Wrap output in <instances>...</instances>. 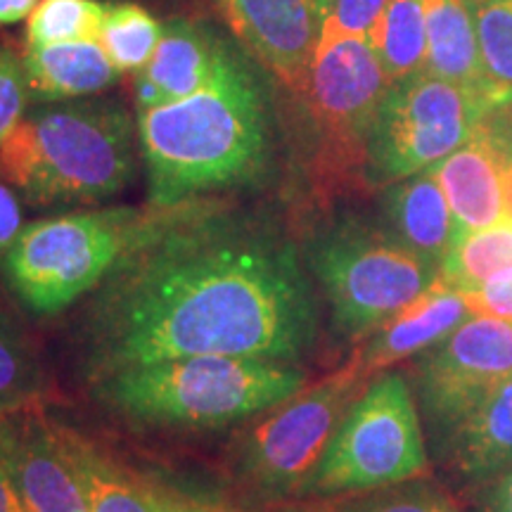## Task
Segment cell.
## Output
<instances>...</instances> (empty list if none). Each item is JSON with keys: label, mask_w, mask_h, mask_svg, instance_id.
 Listing matches in <instances>:
<instances>
[{"label": "cell", "mask_w": 512, "mask_h": 512, "mask_svg": "<svg viewBox=\"0 0 512 512\" xmlns=\"http://www.w3.org/2000/svg\"><path fill=\"white\" fill-rule=\"evenodd\" d=\"M320 309L302 249L268 209L195 200L150 223L76 318L86 380L192 356L299 363Z\"/></svg>", "instance_id": "1"}, {"label": "cell", "mask_w": 512, "mask_h": 512, "mask_svg": "<svg viewBox=\"0 0 512 512\" xmlns=\"http://www.w3.org/2000/svg\"><path fill=\"white\" fill-rule=\"evenodd\" d=\"M273 126L266 81L233 43L207 86L138 112L152 207H176L261 181L273 157Z\"/></svg>", "instance_id": "2"}, {"label": "cell", "mask_w": 512, "mask_h": 512, "mask_svg": "<svg viewBox=\"0 0 512 512\" xmlns=\"http://www.w3.org/2000/svg\"><path fill=\"white\" fill-rule=\"evenodd\" d=\"M136 124L117 100L81 98L27 112L0 145V178L36 209L100 204L138 169Z\"/></svg>", "instance_id": "3"}, {"label": "cell", "mask_w": 512, "mask_h": 512, "mask_svg": "<svg viewBox=\"0 0 512 512\" xmlns=\"http://www.w3.org/2000/svg\"><path fill=\"white\" fill-rule=\"evenodd\" d=\"M102 408L150 430H223L309 387L299 363L192 356L114 370L93 380Z\"/></svg>", "instance_id": "4"}, {"label": "cell", "mask_w": 512, "mask_h": 512, "mask_svg": "<svg viewBox=\"0 0 512 512\" xmlns=\"http://www.w3.org/2000/svg\"><path fill=\"white\" fill-rule=\"evenodd\" d=\"M299 249L328 304L332 330L347 342H366L439 278V266L403 245L384 221L356 211L313 223Z\"/></svg>", "instance_id": "5"}, {"label": "cell", "mask_w": 512, "mask_h": 512, "mask_svg": "<svg viewBox=\"0 0 512 512\" xmlns=\"http://www.w3.org/2000/svg\"><path fill=\"white\" fill-rule=\"evenodd\" d=\"M155 207H102L24 226L3 256L5 283L34 316H57L98 287L150 223Z\"/></svg>", "instance_id": "6"}, {"label": "cell", "mask_w": 512, "mask_h": 512, "mask_svg": "<svg viewBox=\"0 0 512 512\" xmlns=\"http://www.w3.org/2000/svg\"><path fill=\"white\" fill-rule=\"evenodd\" d=\"M368 38L320 36L309 81L297 93L304 150L318 181L339 185L366 178V150L377 107L389 91Z\"/></svg>", "instance_id": "7"}, {"label": "cell", "mask_w": 512, "mask_h": 512, "mask_svg": "<svg viewBox=\"0 0 512 512\" xmlns=\"http://www.w3.org/2000/svg\"><path fill=\"white\" fill-rule=\"evenodd\" d=\"M425 434L413 389L394 370L366 384L325 448L309 494L347 496L427 475Z\"/></svg>", "instance_id": "8"}, {"label": "cell", "mask_w": 512, "mask_h": 512, "mask_svg": "<svg viewBox=\"0 0 512 512\" xmlns=\"http://www.w3.org/2000/svg\"><path fill=\"white\" fill-rule=\"evenodd\" d=\"M370 380L351 361L323 382L261 413L235 441L233 472L238 482L271 498L309 494L325 448Z\"/></svg>", "instance_id": "9"}, {"label": "cell", "mask_w": 512, "mask_h": 512, "mask_svg": "<svg viewBox=\"0 0 512 512\" xmlns=\"http://www.w3.org/2000/svg\"><path fill=\"white\" fill-rule=\"evenodd\" d=\"M494 110L489 95L427 72L392 83L370 126L366 183L387 188L432 169L475 136Z\"/></svg>", "instance_id": "10"}, {"label": "cell", "mask_w": 512, "mask_h": 512, "mask_svg": "<svg viewBox=\"0 0 512 512\" xmlns=\"http://www.w3.org/2000/svg\"><path fill=\"white\" fill-rule=\"evenodd\" d=\"M413 394L437 448L512 377V323L472 316L444 342L415 356Z\"/></svg>", "instance_id": "11"}, {"label": "cell", "mask_w": 512, "mask_h": 512, "mask_svg": "<svg viewBox=\"0 0 512 512\" xmlns=\"http://www.w3.org/2000/svg\"><path fill=\"white\" fill-rule=\"evenodd\" d=\"M235 41L290 95L304 91L323 15L318 0H214Z\"/></svg>", "instance_id": "12"}, {"label": "cell", "mask_w": 512, "mask_h": 512, "mask_svg": "<svg viewBox=\"0 0 512 512\" xmlns=\"http://www.w3.org/2000/svg\"><path fill=\"white\" fill-rule=\"evenodd\" d=\"M0 456L31 512H91L53 420L38 406L0 415Z\"/></svg>", "instance_id": "13"}, {"label": "cell", "mask_w": 512, "mask_h": 512, "mask_svg": "<svg viewBox=\"0 0 512 512\" xmlns=\"http://www.w3.org/2000/svg\"><path fill=\"white\" fill-rule=\"evenodd\" d=\"M230 46L233 41L207 22L188 17L169 19L155 55L136 76L138 112L188 98L207 86Z\"/></svg>", "instance_id": "14"}, {"label": "cell", "mask_w": 512, "mask_h": 512, "mask_svg": "<svg viewBox=\"0 0 512 512\" xmlns=\"http://www.w3.org/2000/svg\"><path fill=\"white\" fill-rule=\"evenodd\" d=\"M470 316L472 311L465 302V294L437 278L430 290L396 311L363 342V347L356 351V366L370 380L406 358H415L437 347Z\"/></svg>", "instance_id": "15"}, {"label": "cell", "mask_w": 512, "mask_h": 512, "mask_svg": "<svg viewBox=\"0 0 512 512\" xmlns=\"http://www.w3.org/2000/svg\"><path fill=\"white\" fill-rule=\"evenodd\" d=\"M432 174L444 190L458 233H477L503 219L501 147L494 112L482 121L477 133L432 166Z\"/></svg>", "instance_id": "16"}, {"label": "cell", "mask_w": 512, "mask_h": 512, "mask_svg": "<svg viewBox=\"0 0 512 512\" xmlns=\"http://www.w3.org/2000/svg\"><path fill=\"white\" fill-rule=\"evenodd\" d=\"M437 451L467 486H486L512 467V377L491 392Z\"/></svg>", "instance_id": "17"}, {"label": "cell", "mask_w": 512, "mask_h": 512, "mask_svg": "<svg viewBox=\"0 0 512 512\" xmlns=\"http://www.w3.org/2000/svg\"><path fill=\"white\" fill-rule=\"evenodd\" d=\"M380 209L384 226L441 271L460 233L432 169L382 188Z\"/></svg>", "instance_id": "18"}, {"label": "cell", "mask_w": 512, "mask_h": 512, "mask_svg": "<svg viewBox=\"0 0 512 512\" xmlns=\"http://www.w3.org/2000/svg\"><path fill=\"white\" fill-rule=\"evenodd\" d=\"M29 98L43 105L93 98L121 79V72L98 41L50 43L22 55Z\"/></svg>", "instance_id": "19"}, {"label": "cell", "mask_w": 512, "mask_h": 512, "mask_svg": "<svg viewBox=\"0 0 512 512\" xmlns=\"http://www.w3.org/2000/svg\"><path fill=\"white\" fill-rule=\"evenodd\" d=\"M425 29L427 74L489 95L498 107H505L486 83L475 10L467 0H425Z\"/></svg>", "instance_id": "20"}, {"label": "cell", "mask_w": 512, "mask_h": 512, "mask_svg": "<svg viewBox=\"0 0 512 512\" xmlns=\"http://www.w3.org/2000/svg\"><path fill=\"white\" fill-rule=\"evenodd\" d=\"M53 425L69 463L74 465L91 512H155L150 491L128 475L117 460L74 427L55 420Z\"/></svg>", "instance_id": "21"}, {"label": "cell", "mask_w": 512, "mask_h": 512, "mask_svg": "<svg viewBox=\"0 0 512 512\" xmlns=\"http://www.w3.org/2000/svg\"><path fill=\"white\" fill-rule=\"evenodd\" d=\"M368 41L389 83L425 72V0H387Z\"/></svg>", "instance_id": "22"}, {"label": "cell", "mask_w": 512, "mask_h": 512, "mask_svg": "<svg viewBox=\"0 0 512 512\" xmlns=\"http://www.w3.org/2000/svg\"><path fill=\"white\" fill-rule=\"evenodd\" d=\"M512 268V223L501 221L477 233L458 235L446 254L439 278L458 292H475L484 283Z\"/></svg>", "instance_id": "23"}, {"label": "cell", "mask_w": 512, "mask_h": 512, "mask_svg": "<svg viewBox=\"0 0 512 512\" xmlns=\"http://www.w3.org/2000/svg\"><path fill=\"white\" fill-rule=\"evenodd\" d=\"M46 394V373L27 335L0 309V415L38 406Z\"/></svg>", "instance_id": "24"}, {"label": "cell", "mask_w": 512, "mask_h": 512, "mask_svg": "<svg viewBox=\"0 0 512 512\" xmlns=\"http://www.w3.org/2000/svg\"><path fill=\"white\" fill-rule=\"evenodd\" d=\"M164 24L138 3H107L98 43L121 74L140 72L162 41Z\"/></svg>", "instance_id": "25"}, {"label": "cell", "mask_w": 512, "mask_h": 512, "mask_svg": "<svg viewBox=\"0 0 512 512\" xmlns=\"http://www.w3.org/2000/svg\"><path fill=\"white\" fill-rule=\"evenodd\" d=\"M105 10L107 3L100 0H41L29 15L27 48L98 41Z\"/></svg>", "instance_id": "26"}, {"label": "cell", "mask_w": 512, "mask_h": 512, "mask_svg": "<svg viewBox=\"0 0 512 512\" xmlns=\"http://www.w3.org/2000/svg\"><path fill=\"white\" fill-rule=\"evenodd\" d=\"M475 27L486 83L501 105L512 102V0L477 5Z\"/></svg>", "instance_id": "27"}, {"label": "cell", "mask_w": 512, "mask_h": 512, "mask_svg": "<svg viewBox=\"0 0 512 512\" xmlns=\"http://www.w3.org/2000/svg\"><path fill=\"white\" fill-rule=\"evenodd\" d=\"M318 512H460L444 491L427 479H411L384 489L335 496Z\"/></svg>", "instance_id": "28"}, {"label": "cell", "mask_w": 512, "mask_h": 512, "mask_svg": "<svg viewBox=\"0 0 512 512\" xmlns=\"http://www.w3.org/2000/svg\"><path fill=\"white\" fill-rule=\"evenodd\" d=\"M323 29L320 36H361L373 34L387 0H318Z\"/></svg>", "instance_id": "29"}, {"label": "cell", "mask_w": 512, "mask_h": 512, "mask_svg": "<svg viewBox=\"0 0 512 512\" xmlns=\"http://www.w3.org/2000/svg\"><path fill=\"white\" fill-rule=\"evenodd\" d=\"M29 100L24 60L10 48H0V145L27 114Z\"/></svg>", "instance_id": "30"}, {"label": "cell", "mask_w": 512, "mask_h": 512, "mask_svg": "<svg viewBox=\"0 0 512 512\" xmlns=\"http://www.w3.org/2000/svg\"><path fill=\"white\" fill-rule=\"evenodd\" d=\"M465 302L470 306L472 316L508 320V323H512V268L494 275L479 290L467 292Z\"/></svg>", "instance_id": "31"}, {"label": "cell", "mask_w": 512, "mask_h": 512, "mask_svg": "<svg viewBox=\"0 0 512 512\" xmlns=\"http://www.w3.org/2000/svg\"><path fill=\"white\" fill-rule=\"evenodd\" d=\"M494 124L501 147V192L503 219L512 223V102L494 110Z\"/></svg>", "instance_id": "32"}, {"label": "cell", "mask_w": 512, "mask_h": 512, "mask_svg": "<svg viewBox=\"0 0 512 512\" xmlns=\"http://www.w3.org/2000/svg\"><path fill=\"white\" fill-rule=\"evenodd\" d=\"M22 230V207H19L17 190H12L10 183L0 178V256L10 252Z\"/></svg>", "instance_id": "33"}, {"label": "cell", "mask_w": 512, "mask_h": 512, "mask_svg": "<svg viewBox=\"0 0 512 512\" xmlns=\"http://www.w3.org/2000/svg\"><path fill=\"white\" fill-rule=\"evenodd\" d=\"M486 486L489 491L484 494L477 512H512V467Z\"/></svg>", "instance_id": "34"}, {"label": "cell", "mask_w": 512, "mask_h": 512, "mask_svg": "<svg viewBox=\"0 0 512 512\" xmlns=\"http://www.w3.org/2000/svg\"><path fill=\"white\" fill-rule=\"evenodd\" d=\"M147 491H150V501L155 512H221V510L209 508V505L204 503L190 501V498H183V496L166 494V491H159V489H147Z\"/></svg>", "instance_id": "35"}, {"label": "cell", "mask_w": 512, "mask_h": 512, "mask_svg": "<svg viewBox=\"0 0 512 512\" xmlns=\"http://www.w3.org/2000/svg\"><path fill=\"white\" fill-rule=\"evenodd\" d=\"M0 512H31L19 494L15 479L10 475V467L0 456Z\"/></svg>", "instance_id": "36"}, {"label": "cell", "mask_w": 512, "mask_h": 512, "mask_svg": "<svg viewBox=\"0 0 512 512\" xmlns=\"http://www.w3.org/2000/svg\"><path fill=\"white\" fill-rule=\"evenodd\" d=\"M38 3L41 0H0V27L22 22L24 17H29L34 12Z\"/></svg>", "instance_id": "37"}, {"label": "cell", "mask_w": 512, "mask_h": 512, "mask_svg": "<svg viewBox=\"0 0 512 512\" xmlns=\"http://www.w3.org/2000/svg\"><path fill=\"white\" fill-rule=\"evenodd\" d=\"M470 3V8H477V5H484V3H494V0H467Z\"/></svg>", "instance_id": "38"}]
</instances>
